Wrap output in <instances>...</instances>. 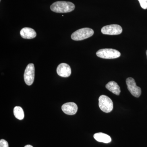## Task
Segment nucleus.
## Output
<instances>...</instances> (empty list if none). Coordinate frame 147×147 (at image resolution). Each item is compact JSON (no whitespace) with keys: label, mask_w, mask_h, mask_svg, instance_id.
Listing matches in <instances>:
<instances>
[{"label":"nucleus","mask_w":147,"mask_h":147,"mask_svg":"<svg viewBox=\"0 0 147 147\" xmlns=\"http://www.w3.org/2000/svg\"><path fill=\"white\" fill-rule=\"evenodd\" d=\"M75 5L70 2L59 1L53 3L50 6L52 11L56 13H65L70 12L74 10Z\"/></svg>","instance_id":"1"},{"label":"nucleus","mask_w":147,"mask_h":147,"mask_svg":"<svg viewBox=\"0 0 147 147\" xmlns=\"http://www.w3.org/2000/svg\"><path fill=\"white\" fill-rule=\"evenodd\" d=\"M94 34L92 29L84 28L74 32L71 35V39L74 40H82L92 36Z\"/></svg>","instance_id":"2"},{"label":"nucleus","mask_w":147,"mask_h":147,"mask_svg":"<svg viewBox=\"0 0 147 147\" xmlns=\"http://www.w3.org/2000/svg\"><path fill=\"white\" fill-rule=\"evenodd\" d=\"M97 57L104 59H114L120 57L121 53L118 50L113 49H100L96 53Z\"/></svg>","instance_id":"3"},{"label":"nucleus","mask_w":147,"mask_h":147,"mask_svg":"<svg viewBox=\"0 0 147 147\" xmlns=\"http://www.w3.org/2000/svg\"><path fill=\"white\" fill-rule=\"evenodd\" d=\"M98 105L100 110L105 113H110L113 109V101L104 95L100 96L98 98Z\"/></svg>","instance_id":"4"},{"label":"nucleus","mask_w":147,"mask_h":147,"mask_svg":"<svg viewBox=\"0 0 147 147\" xmlns=\"http://www.w3.org/2000/svg\"><path fill=\"white\" fill-rule=\"evenodd\" d=\"M35 76L34 65L30 63L27 65L24 74V79L25 83L28 86H31L33 83Z\"/></svg>","instance_id":"5"},{"label":"nucleus","mask_w":147,"mask_h":147,"mask_svg":"<svg viewBox=\"0 0 147 147\" xmlns=\"http://www.w3.org/2000/svg\"><path fill=\"white\" fill-rule=\"evenodd\" d=\"M127 89L133 96L136 97H139L142 93V90L140 87L136 85L135 80L131 77H129L126 80Z\"/></svg>","instance_id":"6"},{"label":"nucleus","mask_w":147,"mask_h":147,"mask_svg":"<svg viewBox=\"0 0 147 147\" xmlns=\"http://www.w3.org/2000/svg\"><path fill=\"white\" fill-rule=\"evenodd\" d=\"M103 34L115 35L121 34L122 32V28L119 25L113 24L105 26L101 30Z\"/></svg>","instance_id":"7"},{"label":"nucleus","mask_w":147,"mask_h":147,"mask_svg":"<svg viewBox=\"0 0 147 147\" xmlns=\"http://www.w3.org/2000/svg\"><path fill=\"white\" fill-rule=\"evenodd\" d=\"M64 113L67 115H75L78 110V106L74 102H68L65 103L61 107Z\"/></svg>","instance_id":"8"},{"label":"nucleus","mask_w":147,"mask_h":147,"mask_svg":"<svg viewBox=\"0 0 147 147\" xmlns=\"http://www.w3.org/2000/svg\"><path fill=\"white\" fill-rule=\"evenodd\" d=\"M59 76L63 77H68L71 74V69L67 64L62 63L59 65L57 69Z\"/></svg>","instance_id":"9"},{"label":"nucleus","mask_w":147,"mask_h":147,"mask_svg":"<svg viewBox=\"0 0 147 147\" xmlns=\"http://www.w3.org/2000/svg\"><path fill=\"white\" fill-rule=\"evenodd\" d=\"M20 34L25 39H32L36 37V33L34 29L30 28H24L21 29Z\"/></svg>","instance_id":"10"},{"label":"nucleus","mask_w":147,"mask_h":147,"mask_svg":"<svg viewBox=\"0 0 147 147\" xmlns=\"http://www.w3.org/2000/svg\"><path fill=\"white\" fill-rule=\"evenodd\" d=\"M106 88L117 95H119L121 92L120 88L118 84L114 81H111L106 84Z\"/></svg>","instance_id":"11"},{"label":"nucleus","mask_w":147,"mask_h":147,"mask_svg":"<svg viewBox=\"0 0 147 147\" xmlns=\"http://www.w3.org/2000/svg\"><path fill=\"white\" fill-rule=\"evenodd\" d=\"M94 137L97 142H102L106 144L110 143L112 140L111 137L109 135L102 132L96 133L94 135Z\"/></svg>","instance_id":"12"},{"label":"nucleus","mask_w":147,"mask_h":147,"mask_svg":"<svg viewBox=\"0 0 147 147\" xmlns=\"http://www.w3.org/2000/svg\"><path fill=\"white\" fill-rule=\"evenodd\" d=\"M13 114L15 117L21 120L24 119V113L23 109L19 106H16L13 109Z\"/></svg>","instance_id":"13"},{"label":"nucleus","mask_w":147,"mask_h":147,"mask_svg":"<svg viewBox=\"0 0 147 147\" xmlns=\"http://www.w3.org/2000/svg\"><path fill=\"white\" fill-rule=\"evenodd\" d=\"M140 3L141 7L144 9H147V0H138Z\"/></svg>","instance_id":"14"},{"label":"nucleus","mask_w":147,"mask_h":147,"mask_svg":"<svg viewBox=\"0 0 147 147\" xmlns=\"http://www.w3.org/2000/svg\"><path fill=\"white\" fill-rule=\"evenodd\" d=\"M0 147H9L8 142L4 139L0 140Z\"/></svg>","instance_id":"15"},{"label":"nucleus","mask_w":147,"mask_h":147,"mask_svg":"<svg viewBox=\"0 0 147 147\" xmlns=\"http://www.w3.org/2000/svg\"><path fill=\"white\" fill-rule=\"evenodd\" d=\"M24 147H33L32 146H31V145H26V146H25Z\"/></svg>","instance_id":"16"},{"label":"nucleus","mask_w":147,"mask_h":147,"mask_svg":"<svg viewBox=\"0 0 147 147\" xmlns=\"http://www.w3.org/2000/svg\"><path fill=\"white\" fill-rule=\"evenodd\" d=\"M146 56H147V50L146 51Z\"/></svg>","instance_id":"17"},{"label":"nucleus","mask_w":147,"mask_h":147,"mask_svg":"<svg viewBox=\"0 0 147 147\" xmlns=\"http://www.w3.org/2000/svg\"></svg>","instance_id":"18"}]
</instances>
